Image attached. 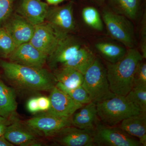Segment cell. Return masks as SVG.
Here are the masks:
<instances>
[{
	"label": "cell",
	"instance_id": "23",
	"mask_svg": "<svg viewBox=\"0 0 146 146\" xmlns=\"http://www.w3.org/2000/svg\"><path fill=\"white\" fill-rule=\"evenodd\" d=\"M112 11L130 20H134L138 15L139 0H109Z\"/></svg>",
	"mask_w": 146,
	"mask_h": 146
},
{
	"label": "cell",
	"instance_id": "17",
	"mask_svg": "<svg viewBox=\"0 0 146 146\" xmlns=\"http://www.w3.org/2000/svg\"><path fill=\"white\" fill-rule=\"evenodd\" d=\"M119 127L130 136L138 139L142 146L146 145V112L123 120L120 123Z\"/></svg>",
	"mask_w": 146,
	"mask_h": 146
},
{
	"label": "cell",
	"instance_id": "29",
	"mask_svg": "<svg viewBox=\"0 0 146 146\" xmlns=\"http://www.w3.org/2000/svg\"><path fill=\"white\" fill-rule=\"evenodd\" d=\"M15 0H0V27L13 12Z\"/></svg>",
	"mask_w": 146,
	"mask_h": 146
},
{
	"label": "cell",
	"instance_id": "21",
	"mask_svg": "<svg viewBox=\"0 0 146 146\" xmlns=\"http://www.w3.org/2000/svg\"><path fill=\"white\" fill-rule=\"evenodd\" d=\"M53 74L57 82L69 89L82 86L83 83V74L70 67H60L54 70Z\"/></svg>",
	"mask_w": 146,
	"mask_h": 146
},
{
	"label": "cell",
	"instance_id": "25",
	"mask_svg": "<svg viewBox=\"0 0 146 146\" xmlns=\"http://www.w3.org/2000/svg\"><path fill=\"white\" fill-rule=\"evenodd\" d=\"M126 98L142 112H146V87L133 86Z\"/></svg>",
	"mask_w": 146,
	"mask_h": 146
},
{
	"label": "cell",
	"instance_id": "32",
	"mask_svg": "<svg viewBox=\"0 0 146 146\" xmlns=\"http://www.w3.org/2000/svg\"><path fill=\"white\" fill-rule=\"evenodd\" d=\"M27 109L31 113H35L39 111L37 98L30 99L27 103Z\"/></svg>",
	"mask_w": 146,
	"mask_h": 146
},
{
	"label": "cell",
	"instance_id": "11",
	"mask_svg": "<svg viewBox=\"0 0 146 146\" xmlns=\"http://www.w3.org/2000/svg\"><path fill=\"white\" fill-rule=\"evenodd\" d=\"M47 58L46 55L27 42L16 47L8 59L9 61L19 65L43 68L47 63Z\"/></svg>",
	"mask_w": 146,
	"mask_h": 146
},
{
	"label": "cell",
	"instance_id": "31",
	"mask_svg": "<svg viewBox=\"0 0 146 146\" xmlns=\"http://www.w3.org/2000/svg\"><path fill=\"white\" fill-rule=\"evenodd\" d=\"M39 111H48L50 106V102L49 98L45 96H40L37 98Z\"/></svg>",
	"mask_w": 146,
	"mask_h": 146
},
{
	"label": "cell",
	"instance_id": "36",
	"mask_svg": "<svg viewBox=\"0 0 146 146\" xmlns=\"http://www.w3.org/2000/svg\"><path fill=\"white\" fill-rule=\"evenodd\" d=\"M91 1H94L95 2L98 3H102L104 2L106 0H91Z\"/></svg>",
	"mask_w": 146,
	"mask_h": 146
},
{
	"label": "cell",
	"instance_id": "30",
	"mask_svg": "<svg viewBox=\"0 0 146 146\" xmlns=\"http://www.w3.org/2000/svg\"><path fill=\"white\" fill-rule=\"evenodd\" d=\"M140 48L141 52L144 59L146 58V16L144 13L142 19L140 36Z\"/></svg>",
	"mask_w": 146,
	"mask_h": 146
},
{
	"label": "cell",
	"instance_id": "33",
	"mask_svg": "<svg viewBox=\"0 0 146 146\" xmlns=\"http://www.w3.org/2000/svg\"><path fill=\"white\" fill-rule=\"evenodd\" d=\"M14 118L9 119V118L0 116V136L4 135L7 128L13 121Z\"/></svg>",
	"mask_w": 146,
	"mask_h": 146
},
{
	"label": "cell",
	"instance_id": "8",
	"mask_svg": "<svg viewBox=\"0 0 146 146\" xmlns=\"http://www.w3.org/2000/svg\"><path fill=\"white\" fill-rule=\"evenodd\" d=\"M72 117H59L47 112L25 123L39 136L52 137L64 128L72 125Z\"/></svg>",
	"mask_w": 146,
	"mask_h": 146
},
{
	"label": "cell",
	"instance_id": "9",
	"mask_svg": "<svg viewBox=\"0 0 146 146\" xmlns=\"http://www.w3.org/2000/svg\"><path fill=\"white\" fill-rule=\"evenodd\" d=\"M82 46L80 40L71 35L60 39L54 51L47 58L49 68L54 70L59 65L70 60Z\"/></svg>",
	"mask_w": 146,
	"mask_h": 146
},
{
	"label": "cell",
	"instance_id": "24",
	"mask_svg": "<svg viewBox=\"0 0 146 146\" xmlns=\"http://www.w3.org/2000/svg\"><path fill=\"white\" fill-rule=\"evenodd\" d=\"M82 16L84 22L90 27L99 31L103 30V22L99 12L95 7H84L82 11Z\"/></svg>",
	"mask_w": 146,
	"mask_h": 146
},
{
	"label": "cell",
	"instance_id": "18",
	"mask_svg": "<svg viewBox=\"0 0 146 146\" xmlns=\"http://www.w3.org/2000/svg\"><path fill=\"white\" fill-rule=\"evenodd\" d=\"M72 116V125L81 129L94 130L98 119L96 104L91 102Z\"/></svg>",
	"mask_w": 146,
	"mask_h": 146
},
{
	"label": "cell",
	"instance_id": "10",
	"mask_svg": "<svg viewBox=\"0 0 146 146\" xmlns=\"http://www.w3.org/2000/svg\"><path fill=\"white\" fill-rule=\"evenodd\" d=\"M10 35L17 46L29 42L34 30L35 26L16 12H13L1 26Z\"/></svg>",
	"mask_w": 146,
	"mask_h": 146
},
{
	"label": "cell",
	"instance_id": "26",
	"mask_svg": "<svg viewBox=\"0 0 146 146\" xmlns=\"http://www.w3.org/2000/svg\"><path fill=\"white\" fill-rule=\"evenodd\" d=\"M56 86L64 91L74 101L79 104L84 105L92 102L89 94L82 86L74 89H69L60 82H57Z\"/></svg>",
	"mask_w": 146,
	"mask_h": 146
},
{
	"label": "cell",
	"instance_id": "3",
	"mask_svg": "<svg viewBox=\"0 0 146 146\" xmlns=\"http://www.w3.org/2000/svg\"><path fill=\"white\" fill-rule=\"evenodd\" d=\"M96 104L98 117L105 125L115 126L123 120L142 112L125 96H117Z\"/></svg>",
	"mask_w": 146,
	"mask_h": 146
},
{
	"label": "cell",
	"instance_id": "12",
	"mask_svg": "<svg viewBox=\"0 0 146 146\" xmlns=\"http://www.w3.org/2000/svg\"><path fill=\"white\" fill-rule=\"evenodd\" d=\"M93 131L81 129L72 125L66 127L53 136L54 142L65 146H93Z\"/></svg>",
	"mask_w": 146,
	"mask_h": 146
},
{
	"label": "cell",
	"instance_id": "22",
	"mask_svg": "<svg viewBox=\"0 0 146 146\" xmlns=\"http://www.w3.org/2000/svg\"><path fill=\"white\" fill-rule=\"evenodd\" d=\"M95 47L107 62L111 63H115L122 58L127 51L124 47L110 42H98L95 44Z\"/></svg>",
	"mask_w": 146,
	"mask_h": 146
},
{
	"label": "cell",
	"instance_id": "5",
	"mask_svg": "<svg viewBox=\"0 0 146 146\" xmlns=\"http://www.w3.org/2000/svg\"><path fill=\"white\" fill-rule=\"evenodd\" d=\"M102 16L108 34L112 38L128 48H135L134 27L128 18L107 9L103 11Z\"/></svg>",
	"mask_w": 146,
	"mask_h": 146
},
{
	"label": "cell",
	"instance_id": "7",
	"mask_svg": "<svg viewBox=\"0 0 146 146\" xmlns=\"http://www.w3.org/2000/svg\"><path fill=\"white\" fill-rule=\"evenodd\" d=\"M93 137L95 145L142 146L138 139L116 126H109L98 124L93 131Z\"/></svg>",
	"mask_w": 146,
	"mask_h": 146
},
{
	"label": "cell",
	"instance_id": "35",
	"mask_svg": "<svg viewBox=\"0 0 146 146\" xmlns=\"http://www.w3.org/2000/svg\"><path fill=\"white\" fill-rule=\"evenodd\" d=\"M66 0H46L47 3L51 5H56Z\"/></svg>",
	"mask_w": 146,
	"mask_h": 146
},
{
	"label": "cell",
	"instance_id": "6",
	"mask_svg": "<svg viewBox=\"0 0 146 146\" xmlns=\"http://www.w3.org/2000/svg\"><path fill=\"white\" fill-rule=\"evenodd\" d=\"M61 39L76 30L72 2L61 6L49 7L45 21Z\"/></svg>",
	"mask_w": 146,
	"mask_h": 146
},
{
	"label": "cell",
	"instance_id": "34",
	"mask_svg": "<svg viewBox=\"0 0 146 146\" xmlns=\"http://www.w3.org/2000/svg\"><path fill=\"white\" fill-rule=\"evenodd\" d=\"M14 145L10 143L4 135L0 136V146H13Z\"/></svg>",
	"mask_w": 146,
	"mask_h": 146
},
{
	"label": "cell",
	"instance_id": "2",
	"mask_svg": "<svg viewBox=\"0 0 146 146\" xmlns=\"http://www.w3.org/2000/svg\"><path fill=\"white\" fill-rule=\"evenodd\" d=\"M143 59L136 48H129L125 55L115 63H106L110 89L117 96H125L133 88L134 72L138 63Z\"/></svg>",
	"mask_w": 146,
	"mask_h": 146
},
{
	"label": "cell",
	"instance_id": "13",
	"mask_svg": "<svg viewBox=\"0 0 146 146\" xmlns=\"http://www.w3.org/2000/svg\"><path fill=\"white\" fill-rule=\"evenodd\" d=\"M50 106L47 112L61 117H70L83 105L76 102L64 91L55 86L51 90Z\"/></svg>",
	"mask_w": 146,
	"mask_h": 146
},
{
	"label": "cell",
	"instance_id": "20",
	"mask_svg": "<svg viewBox=\"0 0 146 146\" xmlns=\"http://www.w3.org/2000/svg\"><path fill=\"white\" fill-rule=\"evenodd\" d=\"M94 53L88 47L82 45L75 55L60 67H70L84 74L96 59Z\"/></svg>",
	"mask_w": 146,
	"mask_h": 146
},
{
	"label": "cell",
	"instance_id": "14",
	"mask_svg": "<svg viewBox=\"0 0 146 146\" xmlns=\"http://www.w3.org/2000/svg\"><path fill=\"white\" fill-rule=\"evenodd\" d=\"M5 138L13 145L21 146H40L38 136L25 123L13 119L6 129Z\"/></svg>",
	"mask_w": 146,
	"mask_h": 146
},
{
	"label": "cell",
	"instance_id": "4",
	"mask_svg": "<svg viewBox=\"0 0 146 146\" xmlns=\"http://www.w3.org/2000/svg\"><path fill=\"white\" fill-rule=\"evenodd\" d=\"M89 94L91 101L97 104L115 96L110 89L106 69L99 58L84 75L82 85Z\"/></svg>",
	"mask_w": 146,
	"mask_h": 146
},
{
	"label": "cell",
	"instance_id": "15",
	"mask_svg": "<svg viewBox=\"0 0 146 146\" xmlns=\"http://www.w3.org/2000/svg\"><path fill=\"white\" fill-rule=\"evenodd\" d=\"M60 40L49 25L44 22L35 26L33 35L29 42L48 57Z\"/></svg>",
	"mask_w": 146,
	"mask_h": 146
},
{
	"label": "cell",
	"instance_id": "16",
	"mask_svg": "<svg viewBox=\"0 0 146 146\" xmlns=\"http://www.w3.org/2000/svg\"><path fill=\"white\" fill-rule=\"evenodd\" d=\"M49 7L41 0H20L15 12L35 26L45 22Z\"/></svg>",
	"mask_w": 146,
	"mask_h": 146
},
{
	"label": "cell",
	"instance_id": "28",
	"mask_svg": "<svg viewBox=\"0 0 146 146\" xmlns=\"http://www.w3.org/2000/svg\"><path fill=\"white\" fill-rule=\"evenodd\" d=\"M133 87H146V64L143 60L136 66L133 75Z\"/></svg>",
	"mask_w": 146,
	"mask_h": 146
},
{
	"label": "cell",
	"instance_id": "1",
	"mask_svg": "<svg viewBox=\"0 0 146 146\" xmlns=\"http://www.w3.org/2000/svg\"><path fill=\"white\" fill-rule=\"evenodd\" d=\"M0 67L9 81L18 89L30 91H49L57 81L53 73L43 68L19 65L0 60Z\"/></svg>",
	"mask_w": 146,
	"mask_h": 146
},
{
	"label": "cell",
	"instance_id": "27",
	"mask_svg": "<svg viewBox=\"0 0 146 146\" xmlns=\"http://www.w3.org/2000/svg\"><path fill=\"white\" fill-rule=\"evenodd\" d=\"M17 47L7 31L3 27H0V57L8 59Z\"/></svg>",
	"mask_w": 146,
	"mask_h": 146
},
{
	"label": "cell",
	"instance_id": "19",
	"mask_svg": "<svg viewBox=\"0 0 146 146\" xmlns=\"http://www.w3.org/2000/svg\"><path fill=\"white\" fill-rule=\"evenodd\" d=\"M17 108L15 91L0 80V116L9 119L14 118Z\"/></svg>",
	"mask_w": 146,
	"mask_h": 146
}]
</instances>
